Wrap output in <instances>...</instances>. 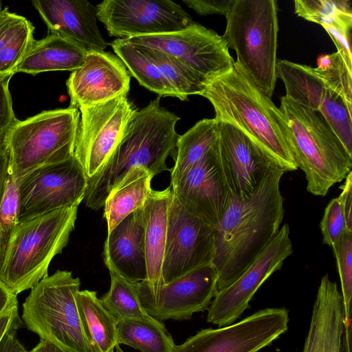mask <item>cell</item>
<instances>
[{"mask_svg": "<svg viewBox=\"0 0 352 352\" xmlns=\"http://www.w3.org/2000/svg\"><path fill=\"white\" fill-rule=\"evenodd\" d=\"M223 35L236 54L234 65L264 96L276 85L278 31L274 0H234Z\"/></svg>", "mask_w": 352, "mask_h": 352, "instance_id": "obj_5", "label": "cell"}, {"mask_svg": "<svg viewBox=\"0 0 352 352\" xmlns=\"http://www.w3.org/2000/svg\"><path fill=\"white\" fill-rule=\"evenodd\" d=\"M78 311L91 352H113L118 343L117 320L104 307L97 293L80 290Z\"/></svg>", "mask_w": 352, "mask_h": 352, "instance_id": "obj_26", "label": "cell"}, {"mask_svg": "<svg viewBox=\"0 0 352 352\" xmlns=\"http://www.w3.org/2000/svg\"><path fill=\"white\" fill-rule=\"evenodd\" d=\"M217 279L211 264L164 284L154 295L138 296L145 311L159 321L188 320L208 309L217 293Z\"/></svg>", "mask_w": 352, "mask_h": 352, "instance_id": "obj_17", "label": "cell"}, {"mask_svg": "<svg viewBox=\"0 0 352 352\" xmlns=\"http://www.w3.org/2000/svg\"><path fill=\"white\" fill-rule=\"evenodd\" d=\"M19 223V192L16 180L10 175L0 206V272L6 258L9 244Z\"/></svg>", "mask_w": 352, "mask_h": 352, "instance_id": "obj_37", "label": "cell"}, {"mask_svg": "<svg viewBox=\"0 0 352 352\" xmlns=\"http://www.w3.org/2000/svg\"><path fill=\"white\" fill-rule=\"evenodd\" d=\"M118 343L141 352H173L175 344L162 322L149 319H126L118 322Z\"/></svg>", "mask_w": 352, "mask_h": 352, "instance_id": "obj_30", "label": "cell"}, {"mask_svg": "<svg viewBox=\"0 0 352 352\" xmlns=\"http://www.w3.org/2000/svg\"><path fill=\"white\" fill-rule=\"evenodd\" d=\"M131 76L122 61L107 52H89L82 65L67 80L70 106L96 105L128 94Z\"/></svg>", "mask_w": 352, "mask_h": 352, "instance_id": "obj_18", "label": "cell"}, {"mask_svg": "<svg viewBox=\"0 0 352 352\" xmlns=\"http://www.w3.org/2000/svg\"><path fill=\"white\" fill-rule=\"evenodd\" d=\"M80 286V279L66 270L41 280L23 304L28 329L65 352H91L76 304Z\"/></svg>", "mask_w": 352, "mask_h": 352, "instance_id": "obj_7", "label": "cell"}, {"mask_svg": "<svg viewBox=\"0 0 352 352\" xmlns=\"http://www.w3.org/2000/svg\"><path fill=\"white\" fill-rule=\"evenodd\" d=\"M34 28L23 16L0 10V76L15 74L32 43Z\"/></svg>", "mask_w": 352, "mask_h": 352, "instance_id": "obj_27", "label": "cell"}, {"mask_svg": "<svg viewBox=\"0 0 352 352\" xmlns=\"http://www.w3.org/2000/svg\"><path fill=\"white\" fill-rule=\"evenodd\" d=\"M172 198L170 186L162 190H152L143 206L146 278L135 283L140 295H154L164 284L162 269Z\"/></svg>", "mask_w": 352, "mask_h": 352, "instance_id": "obj_23", "label": "cell"}, {"mask_svg": "<svg viewBox=\"0 0 352 352\" xmlns=\"http://www.w3.org/2000/svg\"><path fill=\"white\" fill-rule=\"evenodd\" d=\"M341 284V296L344 317V346L351 352V314L352 297V232L345 230L332 247Z\"/></svg>", "mask_w": 352, "mask_h": 352, "instance_id": "obj_34", "label": "cell"}, {"mask_svg": "<svg viewBox=\"0 0 352 352\" xmlns=\"http://www.w3.org/2000/svg\"><path fill=\"white\" fill-rule=\"evenodd\" d=\"M284 172L271 168L245 199L231 195L214 230L212 265L217 292L232 285L254 261L280 228L284 198L280 182Z\"/></svg>", "mask_w": 352, "mask_h": 352, "instance_id": "obj_1", "label": "cell"}, {"mask_svg": "<svg viewBox=\"0 0 352 352\" xmlns=\"http://www.w3.org/2000/svg\"><path fill=\"white\" fill-rule=\"evenodd\" d=\"M318 112L352 155V111L336 92L327 89Z\"/></svg>", "mask_w": 352, "mask_h": 352, "instance_id": "obj_36", "label": "cell"}, {"mask_svg": "<svg viewBox=\"0 0 352 352\" xmlns=\"http://www.w3.org/2000/svg\"><path fill=\"white\" fill-rule=\"evenodd\" d=\"M292 250L289 228L285 223L242 274L216 294L207 309V322L218 327L233 324L249 307L261 285L281 268Z\"/></svg>", "mask_w": 352, "mask_h": 352, "instance_id": "obj_15", "label": "cell"}, {"mask_svg": "<svg viewBox=\"0 0 352 352\" xmlns=\"http://www.w3.org/2000/svg\"><path fill=\"white\" fill-rule=\"evenodd\" d=\"M320 228L323 243L331 248L347 230L342 205L338 197L332 199L326 206Z\"/></svg>", "mask_w": 352, "mask_h": 352, "instance_id": "obj_39", "label": "cell"}, {"mask_svg": "<svg viewBox=\"0 0 352 352\" xmlns=\"http://www.w3.org/2000/svg\"><path fill=\"white\" fill-rule=\"evenodd\" d=\"M279 109L289 128L294 160L305 173L307 191L325 196L351 171L352 155L319 112L285 96Z\"/></svg>", "mask_w": 352, "mask_h": 352, "instance_id": "obj_4", "label": "cell"}, {"mask_svg": "<svg viewBox=\"0 0 352 352\" xmlns=\"http://www.w3.org/2000/svg\"><path fill=\"white\" fill-rule=\"evenodd\" d=\"M24 349L17 338L16 331L8 332L0 343V352H22Z\"/></svg>", "mask_w": 352, "mask_h": 352, "instance_id": "obj_46", "label": "cell"}, {"mask_svg": "<svg viewBox=\"0 0 352 352\" xmlns=\"http://www.w3.org/2000/svg\"><path fill=\"white\" fill-rule=\"evenodd\" d=\"M217 142L189 169L171 179L170 185L179 204L214 230L231 197L219 165Z\"/></svg>", "mask_w": 352, "mask_h": 352, "instance_id": "obj_16", "label": "cell"}, {"mask_svg": "<svg viewBox=\"0 0 352 352\" xmlns=\"http://www.w3.org/2000/svg\"><path fill=\"white\" fill-rule=\"evenodd\" d=\"M111 276L109 290L100 299L104 307L117 320L149 319L139 298L135 282L108 269Z\"/></svg>", "mask_w": 352, "mask_h": 352, "instance_id": "obj_32", "label": "cell"}, {"mask_svg": "<svg viewBox=\"0 0 352 352\" xmlns=\"http://www.w3.org/2000/svg\"><path fill=\"white\" fill-rule=\"evenodd\" d=\"M25 351H26V350H25V349H24L22 352H25Z\"/></svg>", "mask_w": 352, "mask_h": 352, "instance_id": "obj_51", "label": "cell"}, {"mask_svg": "<svg viewBox=\"0 0 352 352\" xmlns=\"http://www.w3.org/2000/svg\"><path fill=\"white\" fill-rule=\"evenodd\" d=\"M212 104L214 119L233 125L261 149L274 168L298 169L283 114L234 65L227 73L204 85L201 95Z\"/></svg>", "mask_w": 352, "mask_h": 352, "instance_id": "obj_2", "label": "cell"}, {"mask_svg": "<svg viewBox=\"0 0 352 352\" xmlns=\"http://www.w3.org/2000/svg\"><path fill=\"white\" fill-rule=\"evenodd\" d=\"M217 148L226 184L238 199L249 197L266 173L274 168L254 142L230 124L219 122Z\"/></svg>", "mask_w": 352, "mask_h": 352, "instance_id": "obj_19", "label": "cell"}, {"mask_svg": "<svg viewBox=\"0 0 352 352\" xmlns=\"http://www.w3.org/2000/svg\"><path fill=\"white\" fill-rule=\"evenodd\" d=\"M2 10V2L0 1V10Z\"/></svg>", "mask_w": 352, "mask_h": 352, "instance_id": "obj_50", "label": "cell"}, {"mask_svg": "<svg viewBox=\"0 0 352 352\" xmlns=\"http://www.w3.org/2000/svg\"><path fill=\"white\" fill-rule=\"evenodd\" d=\"M154 175L147 169H131L109 192L104 204V219L110 232L126 216L142 208L151 193Z\"/></svg>", "mask_w": 352, "mask_h": 352, "instance_id": "obj_25", "label": "cell"}, {"mask_svg": "<svg viewBox=\"0 0 352 352\" xmlns=\"http://www.w3.org/2000/svg\"><path fill=\"white\" fill-rule=\"evenodd\" d=\"M143 207L122 219L110 232L104 243L102 257L108 269H113L131 282L146 278L144 252Z\"/></svg>", "mask_w": 352, "mask_h": 352, "instance_id": "obj_21", "label": "cell"}, {"mask_svg": "<svg viewBox=\"0 0 352 352\" xmlns=\"http://www.w3.org/2000/svg\"><path fill=\"white\" fill-rule=\"evenodd\" d=\"M276 70L285 85L286 97L318 112L327 88L312 67L277 60Z\"/></svg>", "mask_w": 352, "mask_h": 352, "instance_id": "obj_29", "label": "cell"}, {"mask_svg": "<svg viewBox=\"0 0 352 352\" xmlns=\"http://www.w3.org/2000/svg\"><path fill=\"white\" fill-rule=\"evenodd\" d=\"M342 299L337 283L322 277L302 352H345Z\"/></svg>", "mask_w": 352, "mask_h": 352, "instance_id": "obj_22", "label": "cell"}, {"mask_svg": "<svg viewBox=\"0 0 352 352\" xmlns=\"http://www.w3.org/2000/svg\"><path fill=\"white\" fill-rule=\"evenodd\" d=\"M21 327H23V322L19 314L18 304H16L0 315V343L8 332L17 331Z\"/></svg>", "mask_w": 352, "mask_h": 352, "instance_id": "obj_43", "label": "cell"}, {"mask_svg": "<svg viewBox=\"0 0 352 352\" xmlns=\"http://www.w3.org/2000/svg\"><path fill=\"white\" fill-rule=\"evenodd\" d=\"M16 182L19 222L79 206L88 186L85 173L74 157L38 167Z\"/></svg>", "mask_w": 352, "mask_h": 352, "instance_id": "obj_10", "label": "cell"}, {"mask_svg": "<svg viewBox=\"0 0 352 352\" xmlns=\"http://www.w3.org/2000/svg\"><path fill=\"white\" fill-rule=\"evenodd\" d=\"M127 95L79 109L74 157L82 167L87 179L96 176L106 164L138 111Z\"/></svg>", "mask_w": 352, "mask_h": 352, "instance_id": "obj_9", "label": "cell"}, {"mask_svg": "<svg viewBox=\"0 0 352 352\" xmlns=\"http://www.w3.org/2000/svg\"><path fill=\"white\" fill-rule=\"evenodd\" d=\"M342 192L338 196L344 210L346 229L352 232V172L345 177V182L340 187Z\"/></svg>", "mask_w": 352, "mask_h": 352, "instance_id": "obj_44", "label": "cell"}, {"mask_svg": "<svg viewBox=\"0 0 352 352\" xmlns=\"http://www.w3.org/2000/svg\"><path fill=\"white\" fill-rule=\"evenodd\" d=\"M87 52L76 43L55 34L34 40L15 74L36 75L54 71L72 72L83 63Z\"/></svg>", "mask_w": 352, "mask_h": 352, "instance_id": "obj_24", "label": "cell"}, {"mask_svg": "<svg viewBox=\"0 0 352 352\" xmlns=\"http://www.w3.org/2000/svg\"><path fill=\"white\" fill-rule=\"evenodd\" d=\"M9 156L3 145L0 146V206L10 176Z\"/></svg>", "mask_w": 352, "mask_h": 352, "instance_id": "obj_45", "label": "cell"}, {"mask_svg": "<svg viewBox=\"0 0 352 352\" xmlns=\"http://www.w3.org/2000/svg\"><path fill=\"white\" fill-rule=\"evenodd\" d=\"M25 352H65L54 344L43 340H40V342L30 351Z\"/></svg>", "mask_w": 352, "mask_h": 352, "instance_id": "obj_48", "label": "cell"}, {"mask_svg": "<svg viewBox=\"0 0 352 352\" xmlns=\"http://www.w3.org/2000/svg\"><path fill=\"white\" fill-rule=\"evenodd\" d=\"M322 27L333 41L337 52L342 58L349 70L352 72V54L350 45L352 13L341 14L332 23Z\"/></svg>", "mask_w": 352, "mask_h": 352, "instance_id": "obj_40", "label": "cell"}, {"mask_svg": "<svg viewBox=\"0 0 352 352\" xmlns=\"http://www.w3.org/2000/svg\"><path fill=\"white\" fill-rule=\"evenodd\" d=\"M313 70L325 87L338 94L352 111V72L339 53L320 56Z\"/></svg>", "mask_w": 352, "mask_h": 352, "instance_id": "obj_35", "label": "cell"}, {"mask_svg": "<svg viewBox=\"0 0 352 352\" xmlns=\"http://www.w3.org/2000/svg\"><path fill=\"white\" fill-rule=\"evenodd\" d=\"M219 122L204 118L178 138L175 165L170 169V180L182 175L199 161L217 143Z\"/></svg>", "mask_w": 352, "mask_h": 352, "instance_id": "obj_31", "label": "cell"}, {"mask_svg": "<svg viewBox=\"0 0 352 352\" xmlns=\"http://www.w3.org/2000/svg\"><path fill=\"white\" fill-rule=\"evenodd\" d=\"M124 40L176 58L199 76L204 84L227 73L234 66L223 36L196 22L177 32Z\"/></svg>", "mask_w": 352, "mask_h": 352, "instance_id": "obj_12", "label": "cell"}, {"mask_svg": "<svg viewBox=\"0 0 352 352\" xmlns=\"http://www.w3.org/2000/svg\"><path fill=\"white\" fill-rule=\"evenodd\" d=\"M296 14L309 21L329 25L340 14L352 13L349 0H296Z\"/></svg>", "mask_w": 352, "mask_h": 352, "instance_id": "obj_38", "label": "cell"}, {"mask_svg": "<svg viewBox=\"0 0 352 352\" xmlns=\"http://www.w3.org/2000/svg\"><path fill=\"white\" fill-rule=\"evenodd\" d=\"M113 352H124L120 347L119 345H117L115 348V350Z\"/></svg>", "mask_w": 352, "mask_h": 352, "instance_id": "obj_49", "label": "cell"}, {"mask_svg": "<svg viewBox=\"0 0 352 352\" xmlns=\"http://www.w3.org/2000/svg\"><path fill=\"white\" fill-rule=\"evenodd\" d=\"M111 46L126 66L130 76L134 77L140 85L157 94L159 97L177 98V94L143 45L117 38L111 43Z\"/></svg>", "mask_w": 352, "mask_h": 352, "instance_id": "obj_28", "label": "cell"}, {"mask_svg": "<svg viewBox=\"0 0 352 352\" xmlns=\"http://www.w3.org/2000/svg\"><path fill=\"white\" fill-rule=\"evenodd\" d=\"M214 238V230L188 212L173 195L162 269L164 283L212 264Z\"/></svg>", "mask_w": 352, "mask_h": 352, "instance_id": "obj_14", "label": "cell"}, {"mask_svg": "<svg viewBox=\"0 0 352 352\" xmlns=\"http://www.w3.org/2000/svg\"><path fill=\"white\" fill-rule=\"evenodd\" d=\"M96 9L109 34L120 39L177 32L194 22L170 0H105Z\"/></svg>", "mask_w": 352, "mask_h": 352, "instance_id": "obj_13", "label": "cell"}, {"mask_svg": "<svg viewBox=\"0 0 352 352\" xmlns=\"http://www.w3.org/2000/svg\"><path fill=\"white\" fill-rule=\"evenodd\" d=\"M144 47L179 100L184 101L188 99V96L202 95L204 81L195 72L176 58L165 52Z\"/></svg>", "mask_w": 352, "mask_h": 352, "instance_id": "obj_33", "label": "cell"}, {"mask_svg": "<svg viewBox=\"0 0 352 352\" xmlns=\"http://www.w3.org/2000/svg\"><path fill=\"white\" fill-rule=\"evenodd\" d=\"M157 98L138 110L118 146L102 170L88 179L87 207L98 210L109 192L132 168L142 167L154 176L170 169L166 160H175L180 118L160 105Z\"/></svg>", "mask_w": 352, "mask_h": 352, "instance_id": "obj_3", "label": "cell"}, {"mask_svg": "<svg viewBox=\"0 0 352 352\" xmlns=\"http://www.w3.org/2000/svg\"><path fill=\"white\" fill-rule=\"evenodd\" d=\"M16 304L17 296L11 292L0 280V315Z\"/></svg>", "mask_w": 352, "mask_h": 352, "instance_id": "obj_47", "label": "cell"}, {"mask_svg": "<svg viewBox=\"0 0 352 352\" xmlns=\"http://www.w3.org/2000/svg\"><path fill=\"white\" fill-rule=\"evenodd\" d=\"M34 7L50 34L68 38L87 52H102L108 45L98 25L96 9L87 0H34Z\"/></svg>", "mask_w": 352, "mask_h": 352, "instance_id": "obj_20", "label": "cell"}, {"mask_svg": "<svg viewBox=\"0 0 352 352\" xmlns=\"http://www.w3.org/2000/svg\"><path fill=\"white\" fill-rule=\"evenodd\" d=\"M234 0H183L197 14L206 16L218 14L226 16Z\"/></svg>", "mask_w": 352, "mask_h": 352, "instance_id": "obj_42", "label": "cell"}, {"mask_svg": "<svg viewBox=\"0 0 352 352\" xmlns=\"http://www.w3.org/2000/svg\"><path fill=\"white\" fill-rule=\"evenodd\" d=\"M78 206L19 222L0 272V280L18 295L47 276L53 258L63 252L75 227Z\"/></svg>", "mask_w": 352, "mask_h": 352, "instance_id": "obj_6", "label": "cell"}, {"mask_svg": "<svg viewBox=\"0 0 352 352\" xmlns=\"http://www.w3.org/2000/svg\"><path fill=\"white\" fill-rule=\"evenodd\" d=\"M12 76H0V146L3 145L8 132L18 120L13 111L12 96L9 90V82Z\"/></svg>", "mask_w": 352, "mask_h": 352, "instance_id": "obj_41", "label": "cell"}, {"mask_svg": "<svg viewBox=\"0 0 352 352\" xmlns=\"http://www.w3.org/2000/svg\"><path fill=\"white\" fill-rule=\"evenodd\" d=\"M80 118L79 109L69 105L18 120L3 142L10 175L18 180L38 167L74 157Z\"/></svg>", "mask_w": 352, "mask_h": 352, "instance_id": "obj_8", "label": "cell"}, {"mask_svg": "<svg viewBox=\"0 0 352 352\" xmlns=\"http://www.w3.org/2000/svg\"><path fill=\"white\" fill-rule=\"evenodd\" d=\"M286 308H265L236 323L204 329L175 345L173 352H258L288 329Z\"/></svg>", "mask_w": 352, "mask_h": 352, "instance_id": "obj_11", "label": "cell"}]
</instances>
